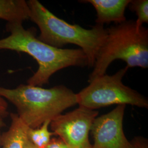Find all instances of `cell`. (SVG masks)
Segmentation results:
<instances>
[{"label": "cell", "mask_w": 148, "mask_h": 148, "mask_svg": "<svg viewBox=\"0 0 148 148\" xmlns=\"http://www.w3.org/2000/svg\"><path fill=\"white\" fill-rule=\"evenodd\" d=\"M130 10L136 13L137 19L136 21L139 26L144 23H148V0H131L129 5Z\"/></svg>", "instance_id": "7c38bea8"}, {"label": "cell", "mask_w": 148, "mask_h": 148, "mask_svg": "<svg viewBox=\"0 0 148 148\" xmlns=\"http://www.w3.org/2000/svg\"><path fill=\"white\" fill-rule=\"evenodd\" d=\"M51 122H45L41 126L36 128H29L27 138L37 148H46L50 142L52 136L55 135L49 130Z\"/></svg>", "instance_id": "8fae6325"}, {"label": "cell", "mask_w": 148, "mask_h": 148, "mask_svg": "<svg viewBox=\"0 0 148 148\" xmlns=\"http://www.w3.org/2000/svg\"><path fill=\"white\" fill-rule=\"evenodd\" d=\"M5 123L4 122V121H3V118L0 117V145H1V130L2 128H3L4 126H5Z\"/></svg>", "instance_id": "e0dca14e"}, {"label": "cell", "mask_w": 148, "mask_h": 148, "mask_svg": "<svg viewBox=\"0 0 148 148\" xmlns=\"http://www.w3.org/2000/svg\"><path fill=\"white\" fill-rule=\"evenodd\" d=\"M0 96L16 107L18 116L31 128L52 121L77 104L76 93L64 85L50 88L27 84L12 89L0 86Z\"/></svg>", "instance_id": "3957f363"}, {"label": "cell", "mask_w": 148, "mask_h": 148, "mask_svg": "<svg viewBox=\"0 0 148 148\" xmlns=\"http://www.w3.org/2000/svg\"><path fill=\"white\" fill-rule=\"evenodd\" d=\"M0 19L7 23L29 20V9L25 0H0Z\"/></svg>", "instance_id": "30bf717a"}, {"label": "cell", "mask_w": 148, "mask_h": 148, "mask_svg": "<svg viewBox=\"0 0 148 148\" xmlns=\"http://www.w3.org/2000/svg\"><path fill=\"white\" fill-rule=\"evenodd\" d=\"M131 0H85L94 7L97 13L95 23L103 25L110 23L119 24L126 21L125 10Z\"/></svg>", "instance_id": "ba28073f"}, {"label": "cell", "mask_w": 148, "mask_h": 148, "mask_svg": "<svg viewBox=\"0 0 148 148\" xmlns=\"http://www.w3.org/2000/svg\"><path fill=\"white\" fill-rule=\"evenodd\" d=\"M6 30L10 35L0 39V50L27 53L38 65L36 73L27 80V85L42 87L60 70L87 66V57L81 48H57L48 45L38 39L34 27L26 29L22 23H7Z\"/></svg>", "instance_id": "6da1fadb"}, {"label": "cell", "mask_w": 148, "mask_h": 148, "mask_svg": "<svg viewBox=\"0 0 148 148\" xmlns=\"http://www.w3.org/2000/svg\"><path fill=\"white\" fill-rule=\"evenodd\" d=\"M45 148H71L60 138H52L50 142Z\"/></svg>", "instance_id": "5bb4252c"}, {"label": "cell", "mask_w": 148, "mask_h": 148, "mask_svg": "<svg viewBox=\"0 0 148 148\" xmlns=\"http://www.w3.org/2000/svg\"><path fill=\"white\" fill-rule=\"evenodd\" d=\"M98 111L79 106L51 122L52 132L71 148H92L89 134Z\"/></svg>", "instance_id": "8992f818"}, {"label": "cell", "mask_w": 148, "mask_h": 148, "mask_svg": "<svg viewBox=\"0 0 148 148\" xmlns=\"http://www.w3.org/2000/svg\"><path fill=\"white\" fill-rule=\"evenodd\" d=\"M128 69L126 66L112 75L104 74L90 82L76 94L77 104L93 110L112 105L127 104L147 109L148 99L122 83Z\"/></svg>", "instance_id": "5b68a950"}, {"label": "cell", "mask_w": 148, "mask_h": 148, "mask_svg": "<svg viewBox=\"0 0 148 148\" xmlns=\"http://www.w3.org/2000/svg\"><path fill=\"white\" fill-rule=\"evenodd\" d=\"M126 105H119L108 113L97 116L90 132L93 138L92 148H129L130 142L123 131Z\"/></svg>", "instance_id": "52a82bcc"}, {"label": "cell", "mask_w": 148, "mask_h": 148, "mask_svg": "<svg viewBox=\"0 0 148 148\" xmlns=\"http://www.w3.org/2000/svg\"><path fill=\"white\" fill-rule=\"evenodd\" d=\"M129 148H148V140L142 137H137L130 142Z\"/></svg>", "instance_id": "4fadbf2b"}, {"label": "cell", "mask_w": 148, "mask_h": 148, "mask_svg": "<svg viewBox=\"0 0 148 148\" xmlns=\"http://www.w3.org/2000/svg\"><path fill=\"white\" fill-rule=\"evenodd\" d=\"M24 148H38L36 147H35L32 143L28 139V138H27V142H26V143H25V146H24Z\"/></svg>", "instance_id": "2e32d148"}, {"label": "cell", "mask_w": 148, "mask_h": 148, "mask_svg": "<svg viewBox=\"0 0 148 148\" xmlns=\"http://www.w3.org/2000/svg\"><path fill=\"white\" fill-rule=\"evenodd\" d=\"M8 115L7 101L3 97L0 96V117L5 118Z\"/></svg>", "instance_id": "9a60e30c"}, {"label": "cell", "mask_w": 148, "mask_h": 148, "mask_svg": "<svg viewBox=\"0 0 148 148\" xmlns=\"http://www.w3.org/2000/svg\"><path fill=\"white\" fill-rule=\"evenodd\" d=\"M106 40L95 58L93 70L88 82L106 74L110 64L121 59L129 69L148 68V29L138 25L136 21L123 23L106 28Z\"/></svg>", "instance_id": "277c9868"}, {"label": "cell", "mask_w": 148, "mask_h": 148, "mask_svg": "<svg viewBox=\"0 0 148 148\" xmlns=\"http://www.w3.org/2000/svg\"><path fill=\"white\" fill-rule=\"evenodd\" d=\"M11 125L1 134V148H24L29 127L15 113H11Z\"/></svg>", "instance_id": "9c48e42d"}, {"label": "cell", "mask_w": 148, "mask_h": 148, "mask_svg": "<svg viewBox=\"0 0 148 148\" xmlns=\"http://www.w3.org/2000/svg\"><path fill=\"white\" fill-rule=\"evenodd\" d=\"M27 3L29 20L35 23L40 31L37 37L39 40L57 48L68 44L79 46L87 57V66L93 68L107 35L103 25L96 24L90 29H86L58 18L37 0H29Z\"/></svg>", "instance_id": "7a4b0ae2"}]
</instances>
